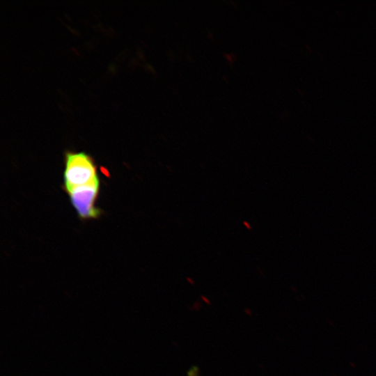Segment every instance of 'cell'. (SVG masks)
Here are the masks:
<instances>
[{
  "label": "cell",
  "mask_w": 376,
  "mask_h": 376,
  "mask_svg": "<svg viewBox=\"0 0 376 376\" xmlns=\"http://www.w3.org/2000/svg\"><path fill=\"white\" fill-rule=\"evenodd\" d=\"M64 185L68 191L77 187L98 181L93 158L84 152L65 153Z\"/></svg>",
  "instance_id": "cell-1"
},
{
  "label": "cell",
  "mask_w": 376,
  "mask_h": 376,
  "mask_svg": "<svg viewBox=\"0 0 376 376\" xmlns=\"http://www.w3.org/2000/svg\"><path fill=\"white\" fill-rule=\"evenodd\" d=\"M100 189V180L77 187L68 191L72 205L81 219H94L99 217L100 210L95 202Z\"/></svg>",
  "instance_id": "cell-2"
},
{
  "label": "cell",
  "mask_w": 376,
  "mask_h": 376,
  "mask_svg": "<svg viewBox=\"0 0 376 376\" xmlns=\"http://www.w3.org/2000/svg\"><path fill=\"white\" fill-rule=\"evenodd\" d=\"M244 225L247 228V229L250 230L251 226L249 225V224L246 221L243 222Z\"/></svg>",
  "instance_id": "cell-3"
},
{
  "label": "cell",
  "mask_w": 376,
  "mask_h": 376,
  "mask_svg": "<svg viewBox=\"0 0 376 376\" xmlns=\"http://www.w3.org/2000/svg\"><path fill=\"white\" fill-rule=\"evenodd\" d=\"M101 170H102V171L103 172V173H104V175H107V176H109L108 171H107L106 169H104V168H101Z\"/></svg>",
  "instance_id": "cell-4"
}]
</instances>
